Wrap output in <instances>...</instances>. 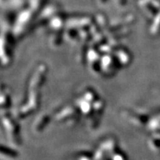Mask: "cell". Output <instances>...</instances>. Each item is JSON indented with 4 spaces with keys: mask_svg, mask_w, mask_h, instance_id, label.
Instances as JSON below:
<instances>
[{
    "mask_svg": "<svg viewBox=\"0 0 160 160\" xmlns=\"http://www.w3.org/2000/svg\"><path fill=\"white\" fill-rule=\"evenodd\" d=\"M0 154L10 158H13L17 157V153H16L15 151H13V150L10 149L7 147H5L3 145H0Z\"/></svg>",
    "mask_w": 160,
    "mask_h": 160,
    "instance_id": "obj_1",
    "label": "cell"
},
{
    "mask_svg": "<svg viewBox=\"0 0 160 160\" xmlns=\"http://www.w3.org/2000/svg\"><path fill=\"white\" fill-rule=\"evenodd\" d=\"M0 89H1V86H0Z\"/></svg>",
    "mask_w": 160,
    "mask_h": 160,
    "instance_id": "obj_2",
    "label": "cell"
}]
</instances>
